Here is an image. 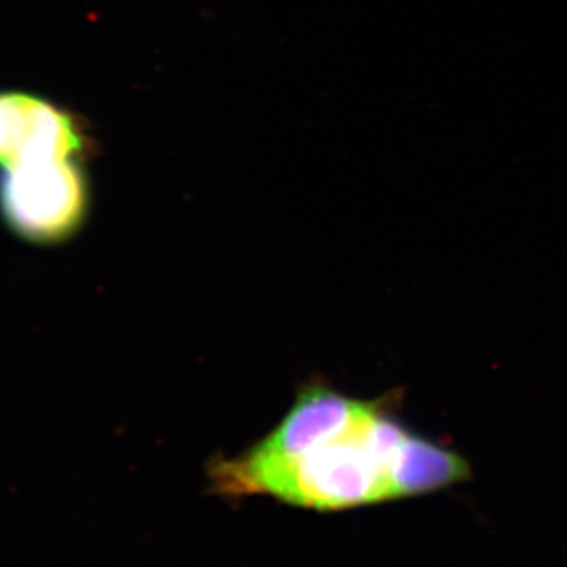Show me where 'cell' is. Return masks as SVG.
Masks as SVG:
<instances>
[{"mask_svg":"<svg viewBox=\"0 0 567 567\" xmlns=\"http://www.w3.org/2000/svg\"><path fill=\"white\" fill-rule=\"evenodd\" d=\"M368 420L353 431L292 461L265 466L216 465L215 480L229 494H268L312 509H346L394 499L391 468L368 440Z\"/></svg>","mask_w":567,"mask_h":567,"instance_id":"obj_1","label":"cell"},{"mask_svg":"<svg viewBox=\"0 0 567 567\" xmlns=\"http://www.w3.org/2000/svg\"><path fill=\"white\" fill-rule=\"evenodd\" d=\"M89 185L80 158L47 159L0 169V218L22 240L54 245L80 229Z\"/></svg>","mask_w":567,"mask_h":567,"instance_id":"obj_2","label":"cell"},{"mask_svg":"<svg viewBox=\"0 0 567 567\" xmlns=\"http://www.w3.org/2000/svg\"><path fill=\"white\" fill-rule=\"evenodd\" d=\"M87 136L76 115L24 91H0V169L80 158Z\"/></svg>","mask_w":567,"mask_h":567,"instance_id":"obj_3","label":"cell"},{"mask_svg":"<svg viewBox=\"0 0 567 567\" xmlns=\"http://www.w3.org/2000/svg\"><path fill=\"white\" fill-rule=\"evenodd\" d=\"M375 410L374 404L353 401L323 388H312L300 395L276 431L233 462L252 468L292 461L312 447L353 431Z\"/></svg>","mask_w":567,"mask_h":567,"instance_id":"obj_4","label":"cell"},{"mask_svg":"<svg viewBox=\"0 0 567 567\" xmlns=\"http://www.w3.org/2000/svg\"><path fill=\"white\" fill-rule=\"evenodd\" d=\"M468 476L470 466L464 457L410 432L394 454L395 498L431 494Z\"/></svg>","mask_w":567,"mask_h":567,"instance_id":"obj_5","label":"cell"}]
</instances>
